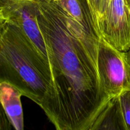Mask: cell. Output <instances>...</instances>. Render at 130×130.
<instances>
[{"label":"cell","instance_id":"30bf717a","mask_svg":"<svg viewBox=\"0 0 130 130\" xmlns=\"http://www.w3.org/2000/svg\"><path fill=\"white\" fill-rule=\"evenodd\" d=\"M12 128V125L0 102V130H10Z\"/></svg>","mask_w":130,"mask_h":130},{"label":"cell","instance_id":"8992f818","mask_svg":"<svg viewBox=\"0 0 130 130\" xmlns=\"http://www.w3.org/2000/svg\"><path fill=\"white\" fill-rule=\"evenodd\" d=\"M20 91L9 83L0 80V102L12 125L16 130L24 129V115Z\"/></svg>","mask_w":130,"mask_h":130},{"label":"cell","instance_id":"7a4b0ae2","mask_svg":"<svg viewBox=\"0 0 130 130\" xmlns=\"http://www.w3.org/2000/svg\"><path fill=\"white\" fill-rule=\"evenodd\" d=\"M0 80L15 86L43 110L53 94L50 66L21 27L8 19L0 22Z\"/></svg>","mask_w":130,"mask_h":130},{"label":"cell","instance_id":"7c38bea8","mask_svg":"<svg viewBox=\"0 0 130 130\" xmlns=\"http://www.w3.org/2000/svg\"><path fill=\"white\" fill-rule=\"evenodd\" d=\"M124 53H125L126 60L127 64H128L130 71V48L127 51V52H124Z\"/></svg>","mask_w":130,"mask_h":130},{"label":"cell","instance_id":"ba28073f","mask_svg":"<svg viewBox=\"0 0 130 130\" xmlns=\"http://www.w3.org/2000/svg\"><path fill=\"white\" fill-rule=\"evenodd\" d=\"M118 100L126 130H130V90L124 91L118 95Z\"/></svg>","mask_w":130,"mask_h":130},{"label":"cell","instance_id":"8fae6325","mask_svg":"<svg viewBox=\"0 0 130 130\" xmlns=\"http://www.w3.org/2000/svg\"><path fill=\"white\" fill-rule=\"evenodd\" d=\"M6 19H6V15H5L3 8L0 5V22H2L5 21Z\"/></svg>","mask_w":130,"mask_h":130},{"label":"cell","instance_id":"3957f363","mask_svg":"<svg viewBox=\"0 0 130 130\" xmlns=\"http://www.w3.org/2000/svg\"><path fill=\"white\" fill-rule=\"evenodd\" d=\"M97 67L102 85L109 97L130 90V71L125 53L102 38L99 45Z\"/></svg>","mask_w":130,"mask_h":130},{"label":"cell","instance_id":"277c9868","mask_svg":"<svg viewBox=\"0 0 130 130\" xmlns=\"http://www.w3.org/2000/svg\"><path fill=\"white\" fill-rule=\"evenodd\" d=\"M99 30L109 44L127 52L130 48V0H106Z\"/></svg>","mask_w":130,"mask_h":130},{"label":"cell","instance_id":"5b68a950","mask_svg":"<svg viewBox=\"0 0 130 130\" xmlns=\"http://www.w3.org/2000/svg\"><path fill=\"white\" fill-rule=\"evenodd\" d=\"M3 9L6 19L15 22L21 27L38 53L50 64L45 42L37 20L36 2L34 0H13Z\"/></svg>","mask_w":130,"mask_h":130},{"label":"cell","instance_id":"9c48e42d","mask_svg":"<svg viewBox=\"0 0 130 130\" xmlns=\"http://www.w3.org/2000/svg\"><path fill=\"white\" fill-rule=\"evenodd\" d=\"M88 1L93 11L95 23L99 29V22L104 13L106 0H88Z\"/></svg>","mask_w":130,"mask_h":130},{"label":"cell","instance_id":"52a82bcc","mask_svg":"<svg viewBox=\"0 0 130 130\" xmlns=\"http://www.w3.org/2000/svg\"><path fill=\"white\" fill-rule=\"evenodd\" d=\"M126 130L118 96H113L97 117L90 130Z\"/></svg>","mask_w":130,"mask_h":130},{"label":"cell","instance_id":"6da1fadb","mask_svg":"<svg viewBox=\"0 0 130 130\" xmlns=\"http://www.w3.org/2000/svg\"><path fill=\"white\" fill-rule=\"evenodd\" d=\"M53 79L44 110L57 130H90L110 98L97 67L101 39L88 0H34Z\"/></svg>","mask_w":130,"mask_h":130}]
</instances>
